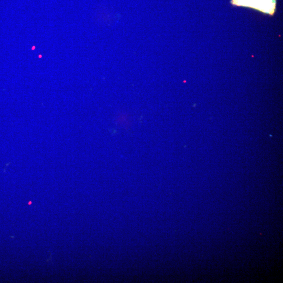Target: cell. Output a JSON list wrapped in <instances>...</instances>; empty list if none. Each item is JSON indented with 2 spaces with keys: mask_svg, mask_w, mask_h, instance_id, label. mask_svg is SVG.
<instances>
[]
</instances>
